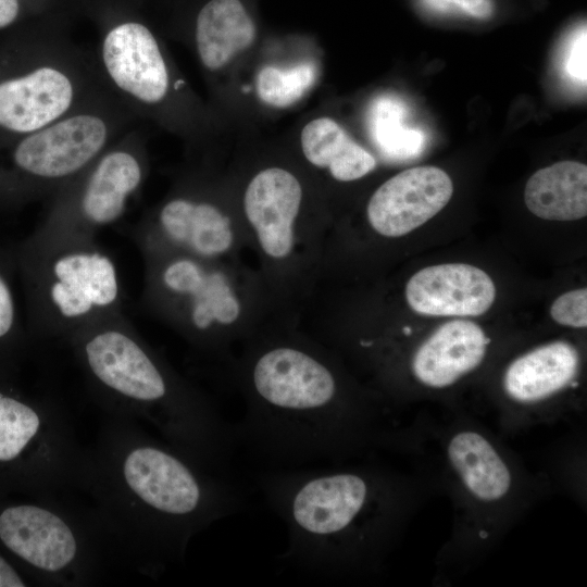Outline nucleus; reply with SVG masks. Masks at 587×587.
<instances>
[{"instance_id":"1","label":"nucleus","mask_w":587,"mask_h":587,"mask_svg":"<svg viewBox=\"0 0 587 587\" xmlns=\"http://www.w3.org/2000/svg\"><path fill=\"white\" fill-rule=\"evenodd\" d=\"M239 347L227 364L246 405L234 435L271 464L363 458L401 425L296 321L273 320Z\"/></svg>"},{"instance_id":"2","label":"nucleus","mask_w":587,"mask_h":587,"mask_svg":"<svg viewBox=\"0 0 587 587\" xmlns=\"http://www.w3.org/2000/svg\"><path fill=\"white\" fill-rule=\"evenodd\" d=\"M79 489L113 555L148 574L184 558L193 536L237 512L240 488L222 472L152 436L137 422L104 415L84 451Z\"/></svg>"},{"instance_id":"3","label":"nucleus","mask_w":587,"mask_h":587,"mask_svg":"<svg viewBox=\"0 0 587 587\" xmlns=\"http://www.w3.org/2000/svg\"><path fill=\"white\" fill-rule=\"evenodd\" d=\"M257 484L287 529L279 559L334 578L377 574L434 495L422 473L367 461L327 469H276Z\"/></svg>"},{"instance_id":"4","label":"nucleus","mask_w":587,"mask_h":587,"mask_svg":"<svg viewBox=\"0 0 587 587\" xmlns=\"http://www.w3.org/2000/svg\"><path fill=\"white\" fill-rule=\"evenodd\" d=\"M387 451L408 457L452 507L451 532L435 559L440 585L483 562L553 487L478 415L457 409L415 415L394 432Z\"/></svg>"},{"instance_id":"5","label":"nucleus","mask_w":587,"mask_h":587,"mask_svg":"<svg viewBox=\"0 0 587 587\" xmlns=\"http://www.w3.org/2000/svg\"><path fill=\"white\" fill-rule=\"evenodd\" d=\"M79 358L107 414L148 424L199 464L223 472L236 444L234 428L162 358L117 328L88 336Z\"/></svg>"},{"instance_id":"6","label":"nucleus","mask_w":587,"mask_h":587,"mask_svg":"<svg viewBox=\"0 0 587 587\" xmlns=\"http://www.w3.org/2000/svg\"><path fill=\"white\" fill-rule=\"evenodd\" d=\"M238 211L277 319L298 321L320 287L326 222L307 212L302 180L280 165L248 178Z\"/></svg>"},{"instance_id":"7","label":"nucleus","mask_w":587,"mask_h":587,"mask_svg":"<svg viewBox=\"0 0 587 587\" xmlns=\"http://www.w3.org/2000/svg\"><path fill=\"white\" fill-rule=\"evenodd\" d=\"M155 285L165 313L199 350L227 365L234 349L277 319L257 267L159 253Z\"/></svg>"},{"instance_id":"8","label":"nucleus","mask_w":587,"mask_h":587,"mask_svg":"<svg viewBox=\"0 0 587 587\" xmlns=\"http://www.w3.org/2000/svg\"><path fill=\"white\" fill-rule=\"evenodd\" d=\"M60 496L3 509L0 540L47 585L84 586L113 553L92 510L82 512Z\"/></svg>"},{"instance_id":"9","label":"nucleus","mask_w":587,"mask_h":587,"mask_svg":"<svg viewBox=\"0 0 587 587\" xmlns=\"http://www.w3.org/2000/svg\"><path fill=\"white\" fill-rule=\"evenodd\" d=\"M582 355L566 340L534 347L511 360L501 380V400L494 420L501 434L574 417L576 410L564 399L579 386Z\"/></svg>"},{"instance_id":"10","label":"nucleus","mask_w":587,"mask_h":587,"mask_svg":"<svg viewBox=\"0 0 587 587\" xmlns=\"http://www.w3.org/2000/svg\"><path fill=\"white\" fill-rule=\"evenodd\" d=\"M160 252H178L207 261H240L250 250L239 211L209 200L175 197L157 217Z\"/></svg>"},{"instance_id":"11","label":"nucleus","mask_w":587,"mask_h":587,"mask_svg":"<svg viewBox=\"0 0 587 587\" xmlns=\"http://www.w3.org/2000/svg\"><path fill=\"white\" fill-rule=\"evenodd\" d=\"M452 193V180L444 170L430 165L404 170L372 193L366 222L383 238H400L439 213Z\"/></svg>"},{"instance_id":"12","label":"nucleus","mask_w":587,"mask_h":587,"mask_svg":"<svg viewBox=\"0 0 587 587\" xmlns=\"http://www.w3.org/2000/svg\"><path fill=\"white\" fill-rule=\"evenodd\" d=\"M491 339L475 322L441 324L409 354L411 380L430 392H446L477 372L487 359Z\"/></svg>"},{"instance_id":"13","label":"nucleus","mask_w":587,"mask_h":587,"mask_svg":"<svg viewBox=\"0 0 587 587\" xmlns=\"http://www.w3.org/2000/svg\"><path fill=\"white\" fill-rule=\"evenodd\" d=\"M108 137L105 123L96 115L79 114L34 132L14 151L15 163L45 178L68 176L91 161Z\"/></svg>"},{"instance_id":"14","label":"nucleus","mask_w":587,"mask_h":587,"mask_svg":"<svg viewBox=\"0 0 587 587\" xmlns=\"http://www.w3.org/2000/svg\"><path fill=\"white\" fill-rule=\"evenodd\" d=\"M412 311L429 316H479L496 298V287L482 268L464 263L427 266L405 285Z\"/></svg>"},{"instance_id":"15","label":"nucleus","mask_w":587,"mask_h":587,"mask_svg":"<svg viewBox=\"0 0 587 587\" xmlns=\"http://www.w3.org/2000/svg\"><path fill=\"white\" fill-rule=\"evenodd\" d=\"M102 60L115 85L139 101L153 104L166 96V64L145 25L127 22L111 29L102 45Z\"/></svg>"},{"instance_id":"16","label":"nucleus","mask_w":587,"mask_h":587,"mask_svg":"<svg viewBox=\"0 0 587 587\" xmlns=\"http://www.w3.org/2000/svg\"><path fill=\"white\" fill-rule=\"evenodd\" d=\"M74 88L61 71L42 66L0 84V126L34 133L62 116L71 107Z\"/></svg>"},{"instance_id":"17","label":"nucleus","mask_w":587,"mask_h":587,"mask_svg":"<svg viewBox=\"0 0 587 587\" xmlns=\"http://www.w3.org/2000/svg\"><path fill=\"white\" fill-rule=\"evenodd\" d=\"M49 295L65 319H79L111 305L118 296V279L111 259L100 252L73 251L52 265Z\"/></svg>"},{"instance_id":"18","label":"nucleus","mask_w":587,"mask_h":587,"mask_svg":"<svg viewBox=\"0 0 587 587\" xmlns=\"http://www.w3.org/2000/svg\"><path fill=\"white\" fill-rule=\"evenodd\" d=\"M258 23L247 0H207L195 21V38L201 63L209 71L226 66L253 45Z\"/></svg>"},{"instance_id":"19","label":"nucleus","mask_w":587,"mask_h":587,"mask_svg":"<svg viewBox=\"0 0 587 587\" xmlns=\"http://www.w3.org/2000/svg\"><path fill=\"white\" fill-rule=\"evenodd\" d=\"M300 147L305 161L339 183L363 178L376 167V159L329 117H316L304 125Z\"/></svg>"},{"instance_id":"20","label":"nucleus","mask_w":587,"mask_h":587,"mask_svg":"<svg viewBox=\"0 0 587 587\" xmlns=\"http://www.w3.org/2000/svg\"><path fill=\"white\" fill-rule=\"evenodd\" d=\"M524 201L536 216L569 222L587 214V166L561 161L535 172L526 183Z\"/></svg>"},{"instance_id":"21","label":"nucleus","mask_w":587,"mask_h":587,"mask_svg":"<svg viewBox=\"0 0 587 587\" xmlns=\"http://www.w3.org/2000/svg\"><path fill=\"white\" fill-rule=\"evenodd\" d=\"M142 171L137 159L125 151L102 158L85 188L82 209L97 225L115 222L124 212L128 196L139 186Z\"/></svg>"},{"instance_id":"22","label":"nucleus","mask_w":587,"mask_h":587,"mask_svg":"<svg viewBox=\"0 0 587 587\" xmlns=\"http://www.w3.org/2000/svg\"><path fill=\"white\" fill-rule=\"evenodd\" d=\"M405 108L394 98H379L371 114L374 139L383 153L394 160L416 157L424 148L425 136L404 124Z\"/></svg>"},{"instance_id":"23","label":"nucleus","mask_w":587,"mask_h":587,"mask_svg":"<svg viewBox=\"0 0 587 587\" xmlns=\"http://www.w3.org/2000/svg\"><path fill=\"white\" fill-rule=\"evenodd\" d=\"M316 77V65L311 61L286 67L265 65L257 74L255 92L268 107L288 108L311 89Z\"/></svg>"},{"instance_id":"24","label":"nucleus","mask_w":587,"mask_h":587,"mask_svg":"<svg viewBox=\"0 0 587 587\" xmlns=\"http://www.w3.org/2000/svg\"><path fill=\"white\" fill-rule=\"evenodd\" d=\"M550 315L560 325L586 328L587 289L584 287L562 294L553 301Z\"/></svg>"},{"instance_id":"25","label":"nucleus","mask_w":587,"mask_h":587,"mask_svg":"<svg viewBox=\"0 0 587 587\" xmlns=\"http://www.w3.org/2000/svg\"><path fill=\"white\" fill-rule=\"evenodd\" d=\"M430 13L486 20L494 14L492 0H419Z\"/></svg>"},{"instance_id":"26","label":"nucleus","mask_w":587,"mask_h":587,"mask_svg":"<svg viewBox=\"0 0 587 587\" xmlns=\"http://www.w3.org/2000/svg\"><path fill=\"white\" fill-rule=\"evenodd\" d=\"M566 74L576 82L586 83V30H580L567 52Z\"/></svg>"},{"instance_id":"27","label":"nucleus","mask_w":587,"mask_h":587,"mask_svg":"<svg viewBox=\"0 0 587 587\" xmlns=\"http://www.w3.org/2000/svg\"><path fill=\"white\" fill-rule=\"evenodd\" d=\"M14 308L11 292L0 277V337L9 333L13 325Z\"/></svg>"},{"instance_id":"28","label":"nucleus","mask_w":587,"mask_h":587,"mask_svg":"<svg viewBox=\"0 0 587 587\" xmlns=\"http://www.w3.org/2000/svg\"><path fill=\"white\" fill-rule=\"evenodd\" d=\"M25 582L16 570L0 555V587H24Z\"/></svg>"},{"instance_id":"29","label":"nucleus","mask_w":587,"mask_h":587,"mask_svg":"<svg viewBox=\"0 0 587 587\" xmlns=\"http://www.w3.org/2000/svg\"><path fill=\"white\" fill-rule=\"evenodd\" d=\"M18 0H0V28L10 25L18 14Z\"/></svg>"}]
</instances>
